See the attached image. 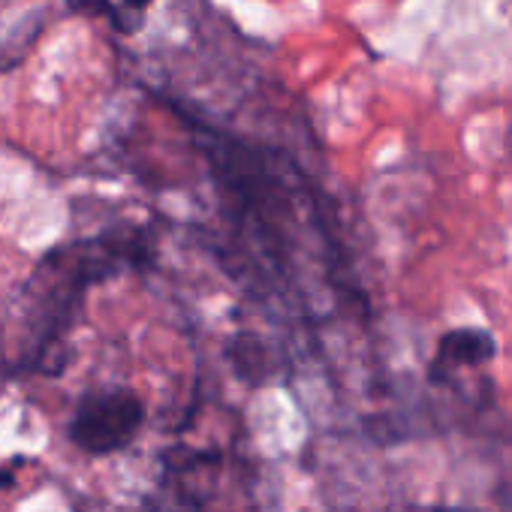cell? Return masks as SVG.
<instances>
[{
    "label": "cell",
    "mask_w": 512,
    "mask_h": 512,
    "mask_svg": "<svg viewBox=\"0 0 512 512\" xmlns=\"http://www.w3.org/2000/svg\"><path fill=\"white\" fill-rule=\"evenodd\" d=\"M431 512H473V509H461V506H440V509H431Z\"/></svg>",
    "instance_id": "cell-6"
},
{
    "label": "cell",
    "mask_w": 512,
    "mask_h": 512,
    "mask_svg": "<svg viewBox=\"0 0 512 512\" xmlns=\"http://www.w3.org/2000/svg\"><path fill=\"white\" fill-rule=\"evenodd\" d=\"M145 422V404L130 389L85 392L67 422V437L88 455H112L133 443Z\"/></svg>",
    "instance_id": "cell-2"
},
{
    "label": "cell",
    "mask_w": 512,
    "mask_h": 512,
    "mask_svg": "<svg viewBox=\"0 0 512 512\" xmlns=\"http://www.w3.org/2000/svg\"><path fill=\"white\" fill-rule=\"evenodd\" d=\"M121 10V34H133L142 25V13L151 7V0H115Z\"/></svg>",
    "instance_id": "cell-5"
},
{
    "label": "cell",
    "mask_w": 512,
    "mask_h": 512,
    "mask_svg": "<svg viewBox=\"0 0 512 512\" xmlns=\"http://www.w3.org/2000/svg\"><path fill=\"white\" fill-rule=\"evenodd\" d=\"M139 247L142 244L136 235L106 232L91 241L58 247L46 256L31 278L40 293L25 287L34 305L28 311V341L19 359V371L46 368V362L64 344L70 326L76 323L85 290L118 275L124 266H133L139 260Z\"/></svg>",
    "instance_id": "cell-1"
},
{
    "label": "cell",
    "mask_w": 512,
    "mask_h": 512,
    "mask_svg": "<svg viewBox=\"0 0 512 512\" xmlns=\"http://www.w3.org/2000/svg\"><path fill=\"white\" fill-rule=\"evenodd\" d=\"M494 356V338L482 329H458L443 335L434 359V374H443L449 368L461 365H485Z\"/></svg>",
    "instance_id": "cell-3"
},
{
    "label": "cell",
    "mask_w": 512,
    "mask_h": 512,
    "mask_svg": "<svg viewBox=\"0 0 512 512\" xmlns=\"http://www.w3.org/2000/svg\"><path fill=\"white\" fill-rule=\"evenodd\" d=\"M64 4L70 13H79V16H91V19L103 16L112 22L115 31H121V10L115 0H64Z\"/></svg>",
    "instance_id": "cell-4"
}]
</instances>
